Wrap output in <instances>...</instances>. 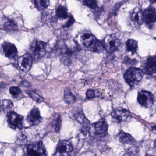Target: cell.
I'll return each mask as SVG.
<instances>
[{
	"instance_id": "cell-1",
	"label": "cell",
	"mask_w": 156,
	"mask_h": 156,
	"mask_svg": "<svg viewBox=\"0 0 156 156\" xmlns=\"http://www.w3.org/2000/svg\"><path fill=\"white\" fill-rule=\"evenodd\" d=\"M80 40L82 45L92 51L100 52L103 51V44L91 33H84L81 35Z\"/></svg>"
},
{
	"instance_id": "cell-2",
	"label": "cell",
	"mask_w": 156,
	"mask_h": 156,
	"mask_svg": "<svg viewBox=\"0 0 156 156\" xmlns=\"http://www.w3.org/2000/svg\"><path fill=\"white\" fill-rule=\"evenodd\" d=\"M144 73L138 68L132 67L129 69L124 75V78L128 84L135 87L140 83L143 78Z\"/></svg>"
},
{
	"instance_id": "cell-3",
	"label": "cell",
	"mask_w": 156,
	"mask_h": 156,
	"mask_svg": "<svg viewBox=\"0 0 156 156\" xmlns=\"http://www.w3.org/2000/svg\"><path fill=\"white\" fill-rule=\"evenodd\" d=\"M46 44L42 41L34 40L30 46V54L33 60H40L46 54Z\"/></svg>"
},
{
	"instance_id": "cell-4",
	"label": "cell",
	"mask_w": 156,
	"mask_h": 156,
	"mask_svg": "<svg viewBox=\"0 0 156 156\" xmlns=\"http://www.w3.org/2000/svg\"><path fill=\"white\" fill-rule=\"evenodd\" d=\"M25 154L26 156H47V155L45 147L42 141L27 146Z\"/></svg>"
},
{
	"instance_id": "cell-5",
	"label": "cell",
	"mask_w": 156,
	"mask_h": 156,
	"mask_svg": "<svg viewBox=\"0 0 156 156\" xmlns=\"http://www.w3.org/2000/svg\"><path fill=\"white\" fill-rule=\"evenodd\" d=\"M120 41L114 34L107 35L104 40L103 47L108 53H113L118 50L120 45Z\"/></svg>"
},
{
	"instance_id": "cell-6",
	"label": "cell",
	"mask_w": 156,
	"mask_h": 156,
	"mask_svg": "<svg viewBox=\"0 0 156 156\" xmlns=\"http://www.w3.org/2000/svg\"><path fill=\"white\" fill-rule=\"evenodd\" d=\"M8 122L9 126L14 129H22L23 128V116L14 111H10L7 115Z\"/></svg>"
},
{
	"instance_id": "cell-7",
	"label": "cell",
	"mask_w": 156,
	"mask_h": 156,
	"mask_svg": "<svg viewBox=\"0 0 156 156\" xmlns=\"http://www.w3.org/2000/svg\"><path fill=\"white\" fill-rule=\"evenodd\" d=\"M73 150V146L70 141L60 140L57 145L55 156H69Z\"/></svg>"
},
{
	"instance_id": "cell-8",
	"label": "cell",
	"mask_w": 156,
	"mask_h": 156,
	"mask_svg": "<svg viewBox=\"0 0 156 156\" xmlns=\"http://www.w3.org/2000/svg\"><path fill=\"white\" fill-rule=\"evenodd\" d=\"M137 100L140 105L149 108L152 106L154 103V96L151 92L142 90L138 94Z\"/></svg>"
},
{
	"instance_id": "cell-9",
	"label": "cell",
	"mask_w": 156,
	"mask_h": 156,
	"mask_svg": "<svg viewBox=\"0 0 156 156\" xmlns=\"http://www.w3.org/2000/svg\"><path fill=\"white\" fill-rule=\"evenodd\" d=\"M112 117L114 122L119 123L130 119L131 115L128 110L122 108H118L112 112Z\"/></svg>"
},
{
	"instance_id": "cell-10",
	"label": "cell",
	"mask_w": 156,
	"mask_h": 156,
	"mask_svg": "<svg viewBox=\"0 0 156 156\" xmlns=\"http://www.w3.org/2000/svg\"><path fill=\"white\" fill-rule=\"evenodd\" d=\"M108 127V125L105 120H102L93 124L90 130L94 136H103L107 133Z\"/></svg>"
},
{
	"instance_id": "cell-11",
	"label": "cell",
	"mask_w": 156,
	"mask_h": 156,
	"mask_svg": "<svg viewBox=\"0 0 156 156\" xmlns=\"http://www.w3.org/2000/svg\"><path fill=\"white\" fill-rule=\"evenodd\" d=\"M143 21L150 29L153 28L156 20V12L155 8L152 7L147 8L143 12Z\"/></svg>"
},
{
	"instance_id": "cell-12",
	"label": "cell",
	"mask_w": 156,
	"mask_h": 156,
	"mask_svg": "<svg viewBox=\"0 0 156 156\" xmlns=\"http://www.w3.org/2000/svg\"><path fill=\"white\" fill-rule=\"evenodd\" d=\"M33 61L32 57L30 54L29 53L25 54L18 59L19 67L24 73H28L30 70Z\"/></svg>"
},
{
	"instance_id": "cell-13",
	"label": "cell",
	"mask_w": 156,
	"mask_h": 156,
	"mask_svg": "<svg viewBox=\"0 0 156 156\" xmlns=\"http://www.w3.org/2000/svg\"><path fill=\"white\" fill-rule=\"evenodd\" d=\"M2 51L5 56L10 59H15L18 55L17 48L13 44L5 42L2 46Z\"/></svg>"
},
{
	"instance_id": "cell-14",
	"label": "cell",
	"mask_w": 156,
	"mask_h": 156,
	"mask_svg": "<svg viewBox=\"0 0 156 156\" xmlns=\"http://www.w3.org/2000/svg\"><path fill=\"white\" fill-rule=\"evenodd\" d=\"M129 19L132 26L134 28H138L143 23V12L139 8H136L131 11L129 15Z\"/></svg>"
},
{
	"instance_id": "cell-15",
	"label": "cell",
	"mask_w": 156,
	"mask_h": 156,
	"mask_svg": "<svg viewBox=\"0 0 156 156\" xmlns=\"http://www.w3.org/2000/svg\"><path fill=\"white\" fill-rule=\"evenodd\" d=\"M28 122L30 125H36L41 121L42 118L40 110L38 108H34L29 114L27 118Z\"/></svg>"
},
{
	"instance_id": "cell-16",
	"label": "cell",
	"mask_w": 156,
	"mask_h": 156,
	"mask_svg": "<svg viewBox=\"0 0 156 156\" xmlns=\"http://www.w3.org/2000/svg\"><path fill=\"white\" fill-rule=\"evenodd\" d=\"M156 56H151L148 59L145 66V72L147 74L152 75L156 73Z\"/></svg>"
},
{
	"instance_id": "cell-17",
	"label": "cell",
	"mask_w": 156,
	"mask_h": 156,
	"mask_svg": "<svg viewBox=\"0 0 156 156\" xmlns=\"http://www.w3.org/2000/svg\"><path fill=\"white\" fill-rule=\"evenodd\" d=\"M117 138L120 142L126 144H133L135 142L134 138L128 133L120 131L117 135Z\"/></svg>"
},
{
	"instance_id": "cell-18",
	"label": "cell",
	"mask_w": 156,
	"mask_h": 156,
	"mask_svg": "<svg viewBox=\"0 0 156 156\" xmlns=\"http://www.w3.org/2000/svg\"><path fill=\"white\" fill-rule=\"evenodd\" d=\"M27 93L30 97L37 103H41L44 101V98L41 93H39L37 90H30L27 91Z\"/></svg>"
},
{
	"instance_id": "cell-19",
	"label": "cell",
	"mask_w": 156,
	"mask_h": 156,
	"mask_svg": "<svg viewBox=\"0 0 156 156\" xmlns=\"http://www.w3.org/2000/svg\"><path fill=\"white\" fill-rule=\"evenodd\" d=\"M56 15L57 18L61 20H65L69 18L67 9L64 6H60L57 8Z\"/></svg>"
},
{
	"instance_id": "cell-20",
	"label": "cell",
	"mask_w": 156,
	"mask_h": 156,
	"mask_svg": "<svg viewBox=\"0 0 156 156\" xmlns=\"http://www.w3.org/2000/svg\"><path fill=\"white\" fill-rule=\"evenodd\" d=\"M127 50L133 54L136 53L138 50V44L136 41L133 39H129L126 42Z\"/></svg>"
},
{
	"instance_id": "cell-21",
	"label": "cell",
	"mask_w": 156,
	"mask_h": 156,
	"mask_svg": "<svg viewBox=\"0 0 156 156\" xmlns=\"http://www.w3.org/2000/svg\"><path fill=\"white\" fill-rule=\"evenodd\" d=\"M64 101L66 104L71 105L76 101V97L69 88H66L64 92Z\"/></svg>"
},
{
	"instance_id": "cell-22",
	"label": "cell",
	"mask_w": 156,
	"mask_h": 156,
	"mask_svg": "<svg viewBox=\"0 0 156 156\" xmlns=\"http://www.w3.org/2000/svg\"><path fill=\"white\" fill-rule=\"evenodd\" d=\"M35 6L39 10H43L48 7L50 2L48 0H36L34 1Z\"/></svg>"
},
{
	"instance_id": "cell-23",
	"label": "cell",
	"mask_w": 156,
	"mask_h": 156,
	"mask_svg": "<svg viewBox=\"0 0 156 156\" xmlns=\"http://www.w3.org/2000/svg\"><path fill=\"white\" fill-rule=\"evenodd\" d=\"M4 29L7 30H15L17 29V26L14 22L9 19H5L4 23Z\"/></svg>"
},
{
	"instance_id": "cell-24",
	"label": "cell",
	"mask_w": 156,
	"mask_h": 156,
	"mask_svg": "<svg viewBox=\"0 0 156 156\" xmlns=\"http://www.w3.org/2000/svg\"><path fill=\"white\" fill-rule=\"evenodd\" d=\"M61 125H62V121H61V116L60 115H57L55 116V118L53 121V126L55 132H58L60 131Z\"/></svg>"
},
{
	"instance_id": "cell-25",
	"label": "cell",
	"mask_w": 156,
	"mask_h": 156,
	"mask_svg": "<svg viewBox=\"0 0 156 156\" xmlns=\"http://www.w3.org/2000/svg\"><path fill=\"white\" fill-rule=\"evenodd\" d=\"M1 106L3 110L5 111H8V110L9 111V112L11 111L10 110L13 109V103L10 100H7V99L3 100L2 101Z\"/></svg>"
},
{
	"instance_id": "cell-26",
	"label": "cell",
	"mask_w": 156,
	"mask_h": 156,
	"mask_svg": "<svg viewBox=\"0 0 156 156\" xmlns=\"http://www.w3.org/2000/svg\"><path fill=\"white\" fill-rule=\"evenodd\" d=\"M83 4L87 7H89V8L93 9H95L98 7L97 2L95 1H92V0L84 1L83 2Z\"/></svg>"
},
{
	"instance_id": "cell-27",
	"label": "cell",
	"mask_w": 156,
	"mask_h": 156,
	"mask_svg": "<svg viewBox=\"0 0 156 156\" xmlns=\"http://www.w3.org/2000/svg\"><path fill=\"white\" fill-rule=\"evenodd\" d=\"M10 93L13 95H17L20 94V89L18 87H12L9 89Z\"/></svg>"
},
{
	"instance_id": "cell-28",
	"label": "cell",
	"mask_w": 156,
	"mask_h": 156,
	"mask_svg": "<svg viewBox=\"0 0 156 156\" xmlns=\"http://www.w3.org/2000/svg\"><path fill=\"white\" fill-rule=\"evenodd\" d=\"M96 94V92L93 89H89L87 90L86 93V97L87 99H92L94 98L95 97Z\"/></svg>"
},
{
	"instance_id": "cell-29",
	"label": "cell",
	"mask_w": 156,
	"mask_h": 156,
	"mask_svg": "<svg viewBox=\"0 0 156 156\" xmlns=\"http://www.w3.org/2000/svg\"><path fill=\"white\" fill-rule=\"evenodd\" d=\"M75 20L74 19L73 17V16H70L69 18V20L63 26L64 28H69L70 26H72L74 23Z\"/></svg>"
},
{
	"instance_id": "cell-30",
	"label": "cell",
	"mask_w": 156,
	"mask_h": 156,
	"mask_svg": "<svg viewBox=\"0 0 156 156\" xmlns=\"http://www.w3.org/2000/svg\"></svg>"
}]
</instances>
